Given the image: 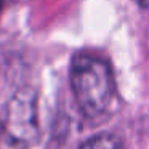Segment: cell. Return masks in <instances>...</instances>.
<instances>
[{
  "mask_svg": "<svg viewBox=\"0 0 149 149\" xmlns=\"http://www.w3.org/2000/svg\"><path fill=\"white\" fill-rule=\"evenodd\" d=\"M5 5H7V0H0V15H2V11H3Z\"/></svg>",
  "mask_w": 149,
  "mask_h": 149,
  "instance_id": "5b68a950",
  "label": "cell"
},
{
  "mask_svg": "<svg viewBox=\"0 0 149 149\" xmlns=\"http://www.w3.org/2000/svg\"><path fill=\"white\" fill-rule=\"evenodd\" d=\"M71 85L82 114L90 119L106 112L116 96V80L109 63L91 53L74 56Z\"/></svg>",
  "mask_w": 149,
  "mask_h": 149,
  "instance_id": "6da1fadb",
  "label": "cell"
},
{
  "mask_svg": "<svg viewBox=\"0 0 149 149\" xmlns=\"http://www.w3.org/2000/svg\"><path fill=\"white\" fill-rule=\"evenodd\" d=\"M139 3V7H143V8H149V0H136Z\"/></svg>",
  "mask_w": 149,
  "mask_h": 149,
  "instance_id": "277c9868",
  "label": "cell"
},
{
  "mask_svg": "<svg viewBox=\"0 0 149 149\" xmlns=\"http://www.w3.org/2000/svg\"><path fill=\"white\" fill-rule=\"evenodd\" d=\"M2 130H3V127H2V123H0V136H2Z\"/></svg>",
  "mask_w": 149,
  "mask_h": 149,
  "instance_id": "8992f818",
  "label": "cell"
},
{
  "mask_svg": "<svg viewBox=\"0 0 149 149\" xmlns=\"http://www.w3.org/2000/svg\"><path fill=\"white\" fill-rule=\"evenodd\" d=\"M5 132L15 144L29 146L39 136L37 93L29 87L19 88L8 103Z\"/></svg>",
  "mask_w": 149,
  "mask_h": 149,
  "instance_id": "7a4b0ae2",
  "label": "cell"
},
{
  "mask_svg": "<svg viewBox=\"0 0 149 149\" xmlns=\"http://www.w3.org/2000/svg\"><path fill=\"white\" fill-rule=\"evenodd\" d=\"M79 149H123L122 143L112 135H98L85 141Z\"/></svg>",
  "mask_w": 149,
  "mask_h": 149,
  "instance_id": "3957f363",
  "label": "cell"
}]
</instances>
